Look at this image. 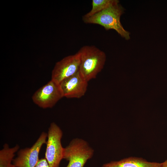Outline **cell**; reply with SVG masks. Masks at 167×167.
Returning <instances> with one entry per match:
<instances>
[{"mask_svg":"<svg viewBox=\"0 0 167 167\" xmlns=\"http://www.w3.org/2000/svg\"><path fill=\"white\" fill-rule=\"evenodd\" d=\"M124 10L119 3L91 17L82 19L85 24H98L106 30L113 29L122 37L128 40L130 38V33L123 28L120 20Z\"/></svg>","mask_w":167,"mask_h":167,"instance_id":"1","label":"cell"},{"mask_svg":"<svg viewBox=\"0 0 167 167\" xmlns=\"http://www.w3.org/2000/svg\"><path fill=\"white\" fill-rule=\"evenodd\" d=\"M78 52L80 56L81 73L88 82L95 78L105 64V53L93 45L84 46Z\"/></svg>","mask_w":167,"mask_h":167,"instance_id":"2","label":"cell"},{"mask_svg":"<svg viewBox=\"0 0 167 167\" xmlns=\"http://www.w3.org/2000/svg\"><path fill=\"white\" fill-rule=\"evenodd\" d=\"M94 152L86 141L75 138L64 148L63 159L69 161L66 167H84L88 160L93 156Z\"/></svg>","mask_w":167,"mask_h":167,"instance_id":"3","label":"cell"},{"mask_svg":"<svg viewBox=\"0 0 167 167\" xmlns=\"http://www.w3.org/2000/svg\"><path fill=\"white\" fill-rule=\"evenodd\" d=\"M47 134L45 159L49 167H59L63 158L64 148L61 142L62 131L56 123L53 122L50 123Z\"/></svg>","mask_w":167,"mask_h":167,"instance_id":"4","label":"cell"},{"mask_svg":"<svg viewBox=\"0 0 167 167\" xmlns=\"http://www.w3.org/2000/svg\"><path fill=\"white\" fill-rule=\"evenodd\" d=\"M64 97L59 83L51 79L34 93L32 99L34 103L43 109L52 108Z\"/></svg>","mask_w":167,"mask_h":167,"instance_id":"5","label":"cell"},{"mask_svg":"<svg viewBox=\"0 0 167 167\" xmlns=\"http://www.w3.org/2000/svg\"><path fill=\"white\" fill-rule=\"evenodd\" d=\"M47 133L43 132L34 144L30 148L19 150L12 163L15 167H35L39 159V156L42 145L46 143Z\"/></svg>","mask_w":167,"mask_h":167,"instance_id":"6","label":"cell"},{"mask_svg":"<svg viewBox=\"0 0 167 167\" xmlns=\"http://www.w3.org/2000/svg\"><path fill=\"white\" fill-rule=\"evenodd\" d=\"M80 58L77 52L65 57L56 63L52 70L51 79L60 84L79 70Z\"/></svg>","mask_w":167,"mask_h":167,"instance_id":"7","label":"cell"},{"mask_svg":"<svg viewBox=\"0 0 167 167\" xmlns=\"http://www.w3.org/2000/svg\"><path fill=\"white\" fill-rule=\"evenodd\" d=\"M88 82L79 70L59 84L64 97L68 98H80L85 94L87 89Z\"/></svg>","mask_w":167,"mask_h":167,"instance_id":"8","label":"cell"},{"mask_svg":"<svg viewBox=\"0 0 167 167\" xmlns=\"http://www.w3.org/2000/svg\"><path fill=\"white\" fill-rule=\"evenodd\" d=\"M162 163L150 162L141 157H130L104 164L102 167H161Z\"/></svg>","mask_w":167,"mask_h":167,"instance_id":"9","label":"cell"},{"mask_svg":"<svg viewBox=\"0 0 167 167\" xmlns=\"http://www.w3.org/2000/svg\"><path fill=\"white\" fill-rule=\"evenodd\" d=\"M19 148L18 145L10 148L7 144L5 143L0 151V167H15L12 162Z\"/></svg>","mask_w":167,"mask_h":167,"instance_id":"10","label":"cell"},{"mask_svg":"<svg viewBox=\"0 0 167 167\" xmlns=\"http://www.w3.org/2000/svg\"><path fill=\"white\" fill-rule=\"evenodd\" d=\"M119 2L118 0H92L91 10L84 15L83 18L91 17L109 7L119 4Z\"/></svg>","mask_w":167,"mask_h":167,"instance_id":"11","label":"cell"},{"mask_svg":"<svg viewBox=\"0 0 167 167\" xmlns=\"http://www.w3.org/2000/svg\"><path fill=\"white\" fill-rule=\"evenodd\" d=\"M35 167H49V166L45 158L39 159Z\"/></svg>","mask_w":167,"mask_h":167,"instance_id":"12","label":"cell"},{"mask_svg":"<svg viewBox=\"0 0 167 167\" xmlns=\"http://www.w3.org/2000/svg\"><path fill=\"white\" fill-rule=\"evenodd\" d=\"M161 167H167V159L163 162L162 163Z\"/></svg>","mask_w":167,"mask_h":167,"instance_id":"13","label":"cell"}]
</instances>
